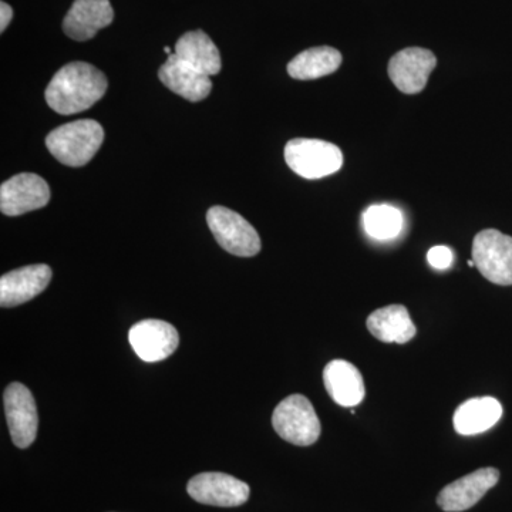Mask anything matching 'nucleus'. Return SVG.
Listing matches in <instances>:
<instances>
[{
	"instance_id": "nucleus-1",
	"label": "nucleus",
	"mask_w": 512,
	"mask_h": 512,
	"mask_svg": "<svg viewBox=\"0 0 512 512\" xmlns=\"http://www.w3.org/2000/svg\"><path fill=\"white\" fill-rule=\"evenodd\" d=\"M109 87L104 73L89 63L66 64L53 77L45 92L50 109L63 116L89 110Z\"/></svg>"
},
{
	"instance_id": "nucleus-2",
	"label": "nucleus",
	"mask_w": 512,
	"mask_h": 512,
	"mask_svg": "<svg viewBox=\"0 0 512 512\" xmlns=\"http://www.w3.org/2000/svg\"><path fill=\"white\" fill-rule=\"evenodd\" d=\"M104 140L97 121L79 120L57 127L46 138L47 150L67 167H83L92 161Z\"/></svg>"
},
{
	"instance_id": "nucleus-3",
	"label": "nucleus",
	"mask_w": 512,
	"mask_h": 512,
	"mask_svg": "<svg viewBox=\"0 0 512 512\" xmlns=\"http://www.w3.org/2000/svg\"><path fill=\"white\" fill-rule=\"evenodd\" d=\"M285 161L293 173L306 180H319L338 173L343 154L338 146L316 138H295L285 147Z\"/></svg>"
},
{
	"instance_id": "nucleus-4",
	"label": "nucleus",
	"mask_w": 512,
	"mask_h": 512,
	"mask_svg": "<svg viewBox=\"0 0 512 512\" xmlns=\"http://www.w3.org/2000/svg\"><path fill=\"white\" fill-rule=\"evenodd\" d=\"M272 426L281 439L301 447L315 444L322 431L318 414L302 394H292L276 406Z\"/></svg>"
},
{
	"instance_id": "nucleus-5",
	"label": "nucleus",
	"mask_w": 512,
	"mask_h": 512,
	"mask_svg": "<svg viewBox=\"0 0 512 512\" xmlns=\"http://www.w3.org/2000/svg\"><path fill=\"white\" fill-rule=\"evenodd\" d=\"M207 222L220 247L229 254L249 258L261 251L258 232L238 212L215 205L208 211Z\"/></svg>"
},
{
	"instance_id": "nucleus-6",
	"label": "nucleus",
	"mask_w": 512,
	"mask_h": 512,
	"mask_svg": "<svg viewBox=\"0 0 512 512\" xmlns=\"http://www.w3.org/2000/svg\"><path fill=\"white\" fill-rule=\"evenodd\" d=\"M473 261L491 284L512 285V237L497 229L478 232L473 241Z\"/></svg>"
},
{
	"instance_id": "nucleus-7",
	"label": "nucleus",
	"mask_w": 512,
	"mask_h": 512,
	"mask_svg": "<svg viewBox=\"0 0 512 512\" xmlns=\"http://www.w3.org/2000/svg\"><path fill=\"white\" fill-rule=\"evenodd\" d=\"M3 403L13 444L19 448L32 446L39 427V416L32 392L22 383L9 384Z\"/></svg>"
},
{
	"instance_id": "nucleus-8",
	"label": "nucleus",
	"mask_w": 512,
	"mask_h": 512,
	"mask_svg": "<svg viewBox=\"0 0 512 512\" xmlns=\"http://www.w3.org/2000/svg\"><path fill=\"white\" fill-rule=\"evenodd\" d=\"M50 195L49 185L39 175L18 174L0 187V211L8 217H19L46 207Z\"/></svg>"
},
{
	"instance_id": "nucleus-9",
	"label": "nucleus",
	"mask_w": 512,
	"mask_h": 512,
	"mask_svg": "<svg viewBox=\"0 0 512 512\" xmlns=\"http://www.w3.org/2000/svg\"><path fill=\"white\" fill-rule=\"evenodd\" d=\"M131 348L141 360L157 363L173 355L180 345V336L171 323L146 319L136 323L128 333Z\"/></svg>"
},
{
	"instance_id": "nucleus-10",
	"label": "nucleus",
	"mask_w": 512,
	"mask_h": 512,
	"mask_svg": "<svg viewBox=\"0 0 512 512\" xmlns=\"http://www.w3.org/2000/svg\"><path fill=\"white\" fill-rule=\"evenodd\" d=\"M192 500L214 507H239L249 498V485L224 473H201L187 485Z\"/></svg>"
},
{
	"instance_id": "nucleus-11",
	"label": "nucleus",
	"mask_w": 512,
	"mask_h": 512,
	"mask_svg": "<svg viewBox=\"0 0 512 512\" xmlns=\"http://www.w3.org/2000/svg\"><path fill=\"white\" fill-rule=\"evenodd\" d=\"M436 66L437 59L431 50L423 47H407L390 59V80L400 92L417 94L423 92Z\"/></svg>"
},
{
	"instance_id": "nucleus-12",
	"label": "nucleus",
	"mask_w": 512,
	"mask_h": 512,
	"mask_svg": "<svg viewBox=\"0 0 512 512\" xmlns=\"http://www.w3.org/2000/svg\"><path fill=\"white\" fill-rule=\"evenodd\" d=\"M500 481L497 468L485 467L446 485L437 497V504L446 512L470 510Z\"/></svg>"
},
{
	"instance_id": "nucleus-13",
	"label": "nucleus",
	"mask_w": 512,
	"mask_h": 512,
	"mask_svg": "<svg viewBox=\"0 0 512 512\" xmlns=\"http://www.w3.org/2000/svg\"><path fill=\"white\" fill-rule=\"evenodd\" d=\"M52 275V268L45 264L23 266L8 272L0 278V305L13 308L32 301L45 291Z\"/></svg>"
},
{
	"instance_id": "nucleus-14",
	"label": "nucleus",
	"mask_w": 512,
	"mask_h": 512,
	"mask_svg": "<svg viewBox=\"0 0 512 512\" xmlns=\"http://www.w3.org/2000/svg\"><path fill=\"white\" fill-rule=\"evenodd\" d=\"M114 19L110 0H74L63 20V30L70 39L86 42Z\"/></svg>"
},
{
	"instance_id": "nucleus-15",
	"label": "nucleus",
	"mask_w": 512,
	"mask_h": 512,
	"mask_svg": "<svg viewBox=\"0 0 512 512\" xmlns=\"http://www.w3.org/2000/svg\"><path fill=\"white\" fill-rule=\"evenodd\" d=\"M158 77L171 92L184 97L185 100L197 103L207 99L212 89L211 77L194 69L180 57L168 56L167 62L158 70Z\"/></svg>"
},
{
	"instance_id": "nucleus-16",
	"label": "nucleus",
	"mask_w": 512,
	"mask_h": 512,
	"mask_svg": "<svg viewBox=\"0 0 512 512\" xmlns=\"http://www.w3.org/2000/svg\"><path fill=\"white\" fill-rule=\"evenodd\" d=\"M323 383L333 402L342 407H356L365 399L366 389L362 373L346 360L329 362L323 370Z\"/></svg>"
},
{
	"instance_id": "nucleus-17",
	"label": "nucleus",
	"mask_w": 512,
	"mask_h": 512,
	"mask_svg": "<svg viewBox=\"0 0 512 512\" xmlns=\"http://www.w3.org/2000/svg\"><path fill=\"white\" fill-rule=\"evenodd\" d=\"M503 417V406L494 397H476L457 407L454 429L461 436H476L493 429Z\"/></svg>"
},
{
	"instance_id": "nucleus-18",
	"label": "nucleus",
	"mask_w": 512,
	"mask_h": 512,
	"mask_svg": "<svg viewBox=\"0 0 512 512\" xmlns=\"http://www.w3.org/2000/svg\"><path fill=\"white\" fill-rule=\"evenodd\" d=\"M367 329L376 339L399 345L410 342L417 333L409 311L403 305L377 309L367 318Z\"/></svg>"
},
{
	"instance_id": "nucleus-19",
	"label": "nucleus",
	"mask_w": 512,
	"mask_h": 512,
	"mask_svg": "<svg viewBox=\"0 0 512 512\" xmlns=\"http://www.w3.org/2000/svg\"><path fill=\"white\" fill-rule=\"evenodd\" d=\"M174 53L185 63L207 76H215L221 72L220 50L214 45L211 37L202 30H194L181 36L175 45Z\"/></svg>"
},
{
	"instance_id": "nucleus-20",
	"label": "nucleus",
	"mask_w": 512,
	"mask_h": 512,
	"mask_svg": "<svg viewBox=\"0 0 512 512\" xmlns=\"http://www.w3.org/2000/svg\"><path fill=\"white\" fill-rule=\"evenodd\" d=\"M342 64L339 50L329 46L312 47L299 53L288 64V73L292 79L315 80L335 73Z\"/></svg>"
},
{
	"instance_id": "nucleus-21",
	"label": "nucleus",
	"mask_w": 512,
	"mask_h": 512,
	"mask_svg": "<svg viewBox=\"0 0 512 512\" xmlns=\"http://www.w3.org/2000/svg\"><path fill=\"white\" fill-rule=\"evenodd\" d=\"M363 225L369 237L377 241H389L402 231L403 215L392 205H372L363 212Z\"/></svg>"
},
{
	"instance_id": "nucleus-22",
	"label": "nucleus",
	"mask_w": 512,
	"mask_h": 512,
	"mask_svg": "<svg viewBox=\"0 0 512 512\" xmlns=\"http://www.w3.org/2000/svg\"><path fill=\"white\" fill-rule=\"evenodd\" d=\"M453 259V251L448 247H443V245L431 248L429 254H427L429 264L433 266L434 269H439V271L450 268V266L453 265Z\"/></svg>"
},
{
	"instance_id": "nucleus-23",
	"label": "nucleus",
	"mask_w": 512,
	"mask_h": 512,
	"mask_svg": "<svg viewBox=\"0 0 512 512\" xmlns=\"http://www.w3.org/2000/svg\"><path fill=\"white\" fill-rule=\"evenodd\" d=\"M13 18V10L8 3H0V32H5L8 28L10 20Z\"/></svg>"
},
{
	"instance_id": "nucleus-24",
	"label": "nucleus",
	"mask_w": 512,
	"mask_h": 512,
	"mask_svg": "<svg viewBox=\"0 0 512 512\" xmlns=\"http://www.w3.org/2000/svg\"><path fill=\"white\" fill-rule=\"evenodd\" d=\"M164 52L167 53L168 56L173 55V53H171L170 47H164Z\"/></svg>"
},
{
	"instance_id": "nucleus-25",
	"label": "nucleus",
	"mask_w": 512,
	"mask_h": 512,
	"mask_svg": "<svg viewBox=\"0 0 512 512\" xmlns=\"http://www.w3.org/2000/svg\"><path fill=\"white\" fill-rule=\"evenodd\" d=\"M468 266H470V268H473V266H476V264H474L473 259H471V261H468Z\"/></svg>"
}]
</instances>
